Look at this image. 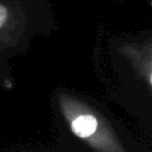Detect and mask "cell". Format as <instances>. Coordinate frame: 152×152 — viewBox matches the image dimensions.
Segmentation results:
<instances>
[{"instance_id":"cell-1","label":"cell","mask_w":152,"mask_h":152,"mask_svg":"<svg viewBox=\"0 0 152 152\" xmlns=\"http://www.w3.org/2000/svg\"><path fill=\"white\" fill-rule=\"evenodd\" d=\"M97 128V120L93 115H80L77 116L72 124V132L80 138H87L95 133Z\"/></svg>"},{"instance_id":"cell-2","label":"cell","mask_w":152,"mask_h":152,"mask_svg":"<svg viewBox=\"0 0 152 152\" xmlns=\"http://www.w3.org/2000/svg\"><path fill=\"white\" fill-rule=\"evenodd\" d=\"M7 19H8V8L5 5L0 4V28L5 25Z\"/></svg>"},{"instance_id":"cell-3","label":"cell","mask_w":152,"mask_h":152,"mask_svg":"<svg viewBox=\"0 0 152 152\" xmlns=\"http://www.w3.org/2000/svg\"><path fill=\"white\" fill-rule=\"evenodd\" d=\"M150 83H151V86H152V74H151V76H150Z\"/></svg>"}]
</instances>
